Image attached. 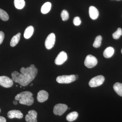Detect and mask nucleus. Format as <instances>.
Returning a JSON list of instances; mask_svg holds the SVG:
<instances>
[{
	"mask_svg": "<svg viewBox=\"0 0 122 122\" xmlns=\"http://www.w3.org/2000/svg\"><path fill=\"white\" fill-rule=\"evenodd\" d=\"M13 81L6 76H0V85L3 87L9 88L13 85Z\"/></svg>",
	"mask_w": 122,
	"mask_h": 122,
	"instance_id": "nucleus-8",
	"label": "nucleus"
},
{
	"mask_svg": "<svg viewBox=\"0 0 122 122\" xmlns=\"http://www.w3.org/2000/svg\"><path fill=\"white\" fill-rule=\"evenodd\" d=\"M121 52H122V51H121Z\"/></svg>",
	"mask_w": 122,
	"mask_h": 122,
	"instance_id": "nucleus-30",
	"label": "nucleus"
},
{
	"mask_svg": "<svg viewBox=\"0 0 122 122\" xmlns=\"http://www.w3.org/2000/svg\"><path fill=\"white\" fill-rule=\"evenodd\" d=\"M55 41V36L54 33L49 35L46 39L45 46L47 49L50 50L53 47Z\"/></svg>",
	"mask_w": 122,
	"mask_h": 122,
	"instance_id": "nucleus-7",
	"label": "nucleus"
},
{
	"mask_svg": "<svg viewBox=\"0 0 122 122\" xmlns=\"http://www.w3.org/2000/svg\"></svg>",
	"mask_w": 122,
	"mask_h": 122,
	"instance_id": "nucleus-33",
	"label": "nucleus"
},
{
	"mask_svg": "<svg viewBox=\"0 0 122 122\" xmlns=\"http://www.w3.org/2000/svg\"><path fill=\"white\" fill-rule=\"evenodd\" d=\"M61 16L62 20L66 21L69 18V14L68 11L65 10H64L62 11L61 14Z\"/></svg>",
	"mask_w": 122,
	"mask_h": 122,
	"instance_id": "nucleus-24",
	"label": "nucleus"
},
{
	"mask_svg": "<svg viewBox=\"0 0 122 122\" xmlns=\"http://www.w3.org/2000/svg\"><path fill=\"white\" fill-rule=\"evenodd\" d=\"M14 4L16 8L21 9L25 7V2L24 0H14Z\"/></svg>",
	"mask_w": 122,
	"mask_h": 122,
	"instance_id": "nucleus-20",
	"label": "nucleus"
},
{
	"mask_svg": "<svg viewBox=\"0 0 122 122\" xmlns=\"http://www.w3.org/2000/svg\"><path fill=\"white\" fill-rule=\"evenodd\" d=\"M122 35V30L121 28H118L117 30L113 34V37L115 39H117Z\"/></svg>",
	"mask_w": 122,
	"mask_h": 122,
	"instance_id": "nucleus-23",
	"label": "nucleus"
},
{
	"mask_svg": "<svg viewBox=\"0 0 122 122\" xmlns=\"http://www.w3.org/2000/svg\"><path fill=\"white\" fill-rule=\"evenodd\" d=\"M23 114L19 110H13L9 111L8 113V117L9 118L12 119L16 118L21 119L23 117Z\"/></svg>",
	"mask_w": 122,
	"mask_h": 122,
	"instance_id": "nucleus-12",
	"label": "nucleus"
},
{
	"mask_svg": "<svg viewBox=\"0 0 122 122\" xmlns=\"http://www.w3.org/2000/svg\"><path fill=\"white\" fill-rule=\"evenodd\" d=\"M114 89L116 93L119 96L122 97V84L117 82L113 86Z\"/></svg>",
	"mask_w": 122,
	"mask_h": 122,
	"instance_id": "nucleus-19",
	"label": "nucleus"
},
{
	"mask_svg": "<svg viewBox=\"0 0 122 122\" xmlns=\"http://www.w3.org/2000/svg\"><path fill=\"white\" fill-rule=\"evenodd\" d=\"M0 122H6L5 118L2 116H0Z\"/></svg>",
	"mask_w": 122,
	"mask_h": 122,
	"instance_id": "nucleus-27",
	"label": "nucleus"
},
{
	"mask_svg": "<svg viewBox=\"0 0 122 122\" xmlns=\"http://www.w3.org/2000/svg\"><path fill=\"white\" fill-rule=\"evenodd\" d=\"M73 22L75 25L76 26H79L81 25V21L80 17H76L74 19Z\"/></svg>",
	"mask_w": 122,
	"mask_h": 122,
	"instance_id": "nucleus-25",
	"label": "nucleus"
},
{
	"mask_svg": "<svg viewBox=\"0 0 122 122\" xmlns=\"http://www.w3.org/2000/svg\"><path fill=\"white\" fill-rule=\"evenodd\" d=\"M5 37V34L2 31H0V45L2 44Z\"/></svg>",
	"mask_w": 122,
	"mask_h": 122,
	"instance_id": "nucleus-26",
	"label": "nucleus"
},
{
	"mask_svg": "<svg viewBox=\"0 0 122 122\" xmlns=\"http://www.w3.org/2000/svg\"><path fill=\"white\" fill-rule=\"evenodd\" d=\"M97 62V60L95 57L91 55H89L86 57L84 64L87 68H92L95 66Z\"/></svg>",
	"mask_w": 122,
	"mask_h": 122,
	"instance_id": "nucleus-5",
	"label": "nucleus"
},
{
	"mask_svg": "<svg viewBox=\"0 0 122 122\" xmlns=\"http://www.w3.org/2000/svg\"><path fill=\"white\" fill-rule=\"evenodd\" d=\"M13 104H14V105H17V102L16 100H14L13 102Z\"/></svg>",
	"mask_w": 122,
	"mask_h": 122,
	"instance_id": "nucleus-28",
	"label": "nucleus"
},
{
	"mask_svg": "<svg viewBox=\"0 0 122 122\" xmlns=\"http://www.w3.org/2000/svg\"><path fill=\"white\" fill-rule=\"evenodd\" d=\"M20 33H18L12 38L10 43V46H11L14 47L17 45L20 41Z\"/></svg>",
	"mask_w": 122,
	"mask_h": 122,
	"instance_id": "nucleus-16",
	"label": "nucleus"
},
{
	"mask_svg": "<svg viewBox=\"0 0 122 122\" xmlns=\"http://www.w3.org/2000/svg\"><path fill=\"white\" fill-rule=\"evenodd\" d=\"M33 85V83H32V84H31V85H30V86H32Z\"/></svg>",
	"mask_w": 122,
	"mask_h": 122,
	"instance_id": "nucleus-29",
	"label": "nucleus"
},
{
	"mask_svg": "<svg viewBox=\"0 0 122 122\" xmlns=\"http://www.w3.org/2000/svg\"><path fill=\"white\" fill-rule=\"evenodd\" d=\"M20 87H21V86H20Z\"/></svg>",
	"mask_w": 122,
	"mask_h": 122,
	"instance_id": "nucleus-31",
	"label": "nucleus"
},
{
	"mask_svg": "<svg viewBox=\"0 0 122 122\" xmlns=\"http://www.w3.org/2000/svg\"><path fill=\"white\" fill-rule=\"evenodd\" d=\"M0 18L4 21L8 20L9 19V15L8 13L4 10L1 9H0Z\"/></svg>",
	"mask_w": 122,
	"mask_h": 122,
	"instance_id": "nucleus-22",
	"label": "nucleus"
},
{
	"mask_svg": "<svg viewBox=\"0 0 122 122\" xmlns=\"http://www.w3.org/2000/svg\"><path fill=\"white\" fill-rule=\"evenodd\" d=\"M105 77L102 75H98L91 79L89 82V85L91 87L99 86L104 82Z\"/></svg>",
	"mask_w": 122,
	"mask_h": 122,
	"instance_id": "nucleus-4",
	"label": "nucleus"
},
{
	"mask_svg": "<svg viewBox=\"0 0 122 122\" xmlns=\"http://www.w3.org/2000/svg\"><path fill=\"white\" fill-rule=\"evenodd\" d=\"M34 31V28L32 26H28L25 30L24 33V37L26 39H29L30 38Z\"/></svg>",
	"mask_w": 122,
	"mask_h": 122,
	"instance_id": "nucleus-15",
	"label": "nucleus"
},
{
	"mask_svg": "<svg viewBox=\"0 0 122 122\" xmlns=\"http://www.w3.org/2000/svg\"><path fill=\"white\" fill-rule=\"evenodd\" d=\"M114 53V49L113 47L110 46L107 47L104 51L103 55L106 58H110L112 56Z\"/></svg>",
	"mask_w": 122,
	"mask_h": 122,
	"instance_id": "nucleus-14",
	"label": "nucleus"
},
{
	"mask_svg": "<svg viewBox=\"0 0 122 122\" xmlns=\"http://www.w3.org/2000/svg\"><path fill=\"white\" fill-rule=\"evenodd\" d=\"M89 13L90 17L93 20L97 19L99 15L98 10L96 7L93 6H91L89 7Z\"/></svg>",
	"mask_w": 122,
	"mask_h": 122,
	"instance_id": "nucleus-13",
	"label": "nucleus"
},
{
	"mask_svg": "<svg viewBox=\"0 0 122 122\" xmlns=\"http://www.w3.org/2000/svg\"><path fill=\"white\" fill-rule=\"evenodd\" d=\"M78 116V113L77 112H73L68 114L66 116V119L69 122H73L77 119Z\"/></svg>",
	"mask_w": 122,
	"mask_h": 122,
	"instance_id": "nucleus-18",
	"label": "nucleus"
},
{
	"mask_svg": "<svg viewBox=\"0 0 122 122\" xmlns=\"http://www.w3.org/2000/svg\"><path fill=\"white\" fill-rule=\"evenodd\" d=\"M51 4L50 2H46L42 5L41 8V12L44 14L48 13L50 11L51 8Z\"/></svg>",
	"mask_w": 122,
	"mask_h": 122,
	"instance_id": "nucleus-17",
	"label": "nucleus"
},
{
	"mask_svg": "<svg viewBox=\"0 0 122 122\" xmlns=\"http://www.w3.org/2000/svg\"><path fill=\"white\" fill-rule=\"evenodd\" d=\"M68 109L67 105L64 104H57L54 107L53 113L56 115L61 116Z\"/></svg>",
	"mask_w": 122,
	"mask_h": 122,
	"instance_id": "nucleus-6",
	"label": "nucleus"
},
{
	"mask_svg": "<svg viewBox=\"0 0 122 122\" xmlns=\"http://www.w3.org/2000/svg\"><path fill=\"white\" fill-rule=\"evenodd\" d=\"M33 95V94L30 92H23L15 96V99L19 101L20 104L30 106L32 105L34 101Z\"/></svg>",
	"mask_w": 122,
	"mask_h": 122,
	"instance_id": "nucleus-2",
	"label": "nucleus"
},
{
	"mask_svg": "<svg viewBox=\"0 0 122 122\" xmlns=\"http://www.w3.org/2000/svg\"><path fill=\"white\" fill-rule=\"evenodd\" d=\"M68 58L67 55L64 51H61L59 53L55 59V62L57 65H61L63 64Z\"/></svg>",
	"mask_w": 122,
	"mask_h": 122,
	"instance_id": "nucleus-9",
	"label": "nucleus"
},
{
	"mask_svg": "<svg viewBox=\"0 0 122 122\" xmlns=\"http://www.w3.org/2000/svg\"><path fill=\"white\" fill-rule=\"evenodd\" d=\"M37 113L35 110L29 111L28 114L25 116V120L26 122H37Z\"/></svg>",
	"mask_w": 122,
	"mask_h": 122,
	"instance_id": "nucleus-10",
	"label": "nucleus"
},
{
	"mask_svg": "<svg viewBox=\"0 0 122 122\" xmlns=\"http://www.w3.org/2000/svg\"><path fill=\"white\" fill-rule=\"evenodd\" d=\"M21 73L15 71L11 73L12 79L15 82L22 86H27L35 78L38 70L34 65L26 68L22 67L20 70Z\"/></svg>",
	"mask_w": 122,
	"mask_h": 122,
	"instance_id": "nucleus-1",
	"label": "nucleus"
},
{
	"mask_svg": "<svg viewBox=\"0 0 122 122\" xmlns=\"http://www.w3.org/2000/svg\"><path fill=\"white\" fill-rule=\"evenodd\" d=\"M102 37L100 35H98L96 37L94 42L93 46L95 48H98L100 47L102 43Z\"/></svg>",
	"mask_w": 122,
	"mask_h": 122,
	"instance_id": "nucleus-21",
	"label": "nucleus"
},
{
	"mask_svg": "<svg viewBox=\"0 0 122 122\" xmlns=\"http://www.w3.org/2000/svg\"></svg>",
	"mask_w": 122,
	"mask_h": 122,
	"instance_id": "nucleus-32",
	"label": "nucleus"
},
{
	"mask_svg": "<svg viewBox=\"0 0 122 122\" xmlns=\"http://www.w3.org/2000/svg\"><path fill=\"white\" fill-rule=\"evenodd\" d=\"M76 80V76L74 75L59 76L56 79L57 82L59 83H69Z\"/></svg>",
	"mask_w": 122,
	"mask_h": 122,
	"instance_id": "nucleus-3",
	"label": "nucleus"
},
{
	"mask_svg": "<svg viewBox=\"0 0 122 122\" xmlns=\"http://www.w3.org/2000/svg\"><path fill=\"white\" fill-rule=\"evenodd\" d=\"M49 94L46 91H40L38 93L37 99L38 102H43L48 99Z\"/></svg>",
	"mask_w": 122,
	"mask_h": 122,
	"instance_id": "nucleus-11",
	"label": "nucleus"
}]
</instances>
